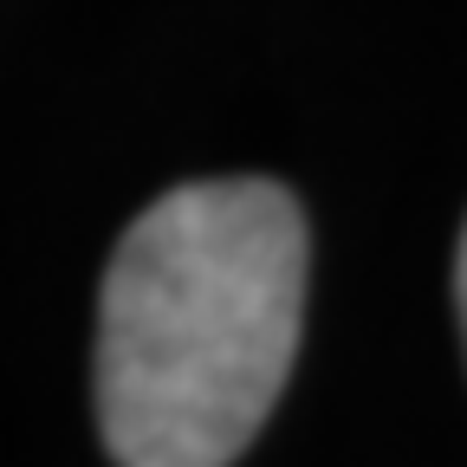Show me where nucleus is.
I'll use <instances>...</instances> for the list:
<instances>
[{
  "instance_id": "obj_1",
  "label": "nucleus",
  "mask_w": 467,
  "mask_h": 467,
  "mask_svg": "<svg viewBox=\"0 0 467 467\" xmlns=\"http://www.w3.org/2000/svg\"><path fill=\"white\" fill-rule=\"evenodd\" d=\"M312 241L266 175L156 195L98 292V429L117 467H234L299 358Z\"/></svg>"
},
{
  "instance_id": "obj_2",
  "label": "nucleus",
  "mask_w": 467,
  "mask_h": 467,
  "mask_svg": "<svg viewBox=\"0 0 467 467\" xmlns=\"http://www.w3.org/2000/svg\"><path fill=\"white\" fill-rule=\"evenodd\" d=\"M454 306H461V331H467V227H461V254H454Z\"/></svg>"
}]
</instances>
